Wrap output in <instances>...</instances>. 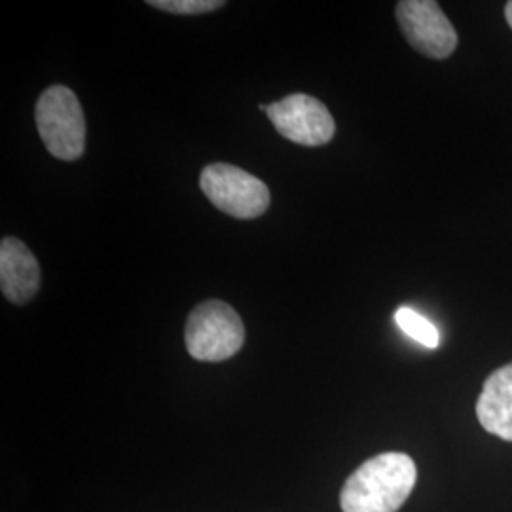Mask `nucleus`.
<instances>
[{
	"label": "nucleus",
	"mask_w": 512,
	"mask_h": 512,
	"mask_svg": "<svg viewBox=\"0 0 512 512\" xmlns=\"http://www.w3.org/2000/svg\"><path fill=\"white\" fill-rule=\"evenodd\" d=\"M38 133L48 152L63 162L78 160L86 150V118L76 93L54 84L38 97Z\"/></svg>",
	"instance_id": "f03ea898"
},
{
	"label": "nucleus",
	"mask_w": 512,
	"mask_h": 512,
	"mask_svg": "<svg viewBox=\"0 0 512 512\" xmlns=\"http://www.w3.org/2000/svg\"><path fill=\"white\" fill-rule=\"evenodd\" d=\"M200 186L209 202L236 219H256L270 207L268 186L236 165H207L202 171Z\"/></svg>",
	"instance_id": "20e7f679"
},
{
	"label": "nucleus",
	"mask_w": 512,
	"mask_h": 512,
	"mask_svg": "<svg viewBox=\"0 0 512 512\" xmlns=\"http://www.w3.org/2000/svg\"><path fill=\"white\" fill-rule=\"evenodd\" d=\"M275 131L302 147H323L332 141L336 122L330 110L313 95L293 93L268 105Z\"/></svg>",
	"instance_id": "39448f33"
},
{
	"label": "nucleus",
	"mask_w": 512,
	"mask_h": 512,
	"mask_svg": "<svg viewBox=\"0 0 512 512\" xmlns=\"http://www.w3.org/2000/svg\"><path fill=\"white\" fill-rule=\"evenodd\" d=\"M418 480L414 459L385 452L365 461L349 476L340 494L344 512H397Z\"/></svg>",
	"instance_id": "f257e3e1"
},
{
	"label": "nucleus",
	"mask_w": 512,
	"mask_h": 512,
	"mask_svg": "<svg viewBox=\"0 0 512 512\" xmlns=\"http://www.w3.org/2000/svg\"><path fill=\"white\" fill-rule=\"evenodd\" d=\"M190 357L220 363L238 353L245 342V327L238 311L222 300H205L190 311L184 327Z\"/></svg>",
	"instance_id": "7ed1b4c3"
},
{
	"label": "nucleus",
	"mask_w": 512,
	"mask_h": 512,
	"mask_svg": "<svg viewBox=\"0 0 512 512\" xmlns=\"http://www.w3.org/2000/svg\"><path fill=\"white\" fill-rule=\"evenodd\" d=\"M147 4L169 14L200 16V14L219 10L226 2L222 0H148Z\"/></svg>",
	"instance_id": "9d476101"
},
{
	"label": "nucleus",
	"mask_w": 512,
	"mask_h": 512,
	"mask_svg": "<svg viewBox=\"0 0 512 512\" xmlns=\"http://www.w3.org/2000/svg\"><path fill=\"white\" fill-rule=\"evenodd\" d=\"M395 321L406 336L420 342L421 346L429 349L439 348V330L418 311L410 310V308H399L395 313Z\"/></svg>",
	"instance_id": "1a4fd4ad"
},
{
	"label": "nucleus",
	"mask_w": 512,
	"mask_h": 512,
	"mask_svg": "<svg viewBox=\"0 0 512 512\" xmlns=\"http://www.w3.org/2000/svg\"><path fill=\"white\" fill-rule=\"evenodd\" d=\"M408 44L431 59H446L458 48V33L435 0H403L395 10Z\"/></svg>",
	"instance_id": "423d86ee"
},
{
	"label": "nucleus",
	"mask_w": 512,
	"mask_h": 512,
	"mask_svg": "<svg viewBox=\"0 0 512 512\" xmlns=\"http://www.w3.org/2000/svg\"><path fill=\"white\" fill-rule=\"evenodd\" d=\"M505 18H507V23H509V27L512 29V0L507 2V6H505Z\"/></svg>",
	"instance_id": "9b49d317"
},
{
	"label": "nucleus",
	"mask_w": 512,
	"mask_h": 512,
	"mask_svg": "<svg viewBox=\"0 0 512 512\" xmlns=\"http://www.w3.org/2000/svg\"><path fill=\"white\" fill-rule=\"evenodd\" d=\"M0 289L8 302L23 306L40 289V266L29 247L16 238L0 243Z\"/></svg>",
	"instance_id": "0eeeda50"
},
{
	"label": "nucleus",
	"mask_w": 512,
	"mask_h": 512,
	"mask_svg": "<svg viewBox=\"0 0 512 512\" xmlns=\"http://www.w3.org/2000/svg\"><path fill=\"white\" fill-rule=\"evenodd\" d=\"M476 416L488 433L512 442V363L488 376L476 403Z\"/></svg>",
	"instance_id": "6e6552de"
}]
</instances>
